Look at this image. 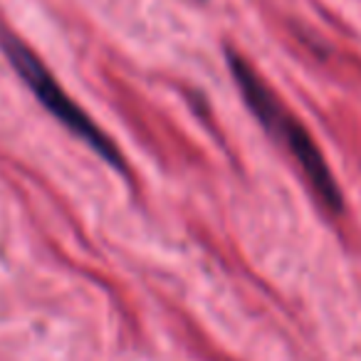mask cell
<instances>
[{
    "mask_svg": "<svg viewBox=\"0 0 361 361\" xmlns=\"http://www.w3.org/2000/svg\"><path fill=\"white\" fill-rule=\"evenodd\" d=\"M3 50H6L11 65L16 67V72L23 77L27 87L32 90V94L40 99V104L55 116L60 124H65L67 129L75 136H80L85 144H90L106 164H111L114 169H124V159H121L116 144L90 119L87 111H82L75 102L70 99L65 90L57 85V80L50 75L45 65L37 60V55L30 50V47L23 45L18 37L6 35L3 37Z\"/></svg>",
    "mask_w": 361,
    "mask_h": 361,
    "instance_id": "obj_2",
    "label": "cell"
},
{
    "mask_svg": "<svg viewBox=\"0 0 361 361\" xmlns=\"http://www.w3.org/2000/svg\"><path fill=\"white\" fill-rule=\"evenodd\" d=\"M228 65H231V72L235 77L238 87L243 92V99L247 102V106L252 109V114L260 119V124L280 141L282 146H287L295 161L300 164V169L305 171L310 186L314 188V193L322 198L326 208L331 213H339L344 208V201H341V191L336 186L334 176H331L329 166H326L322 151L317 149L314 139L310 136V131L290 114L285 104L275 97V92L260 80L255 70L245 62V57L231 52L228 57Z\"/></svg>",
    "mask_w": 361,
    "mask_h": 361,
    "instance_id": "obj_1",
    "label": "cell"
}]
</instances>
